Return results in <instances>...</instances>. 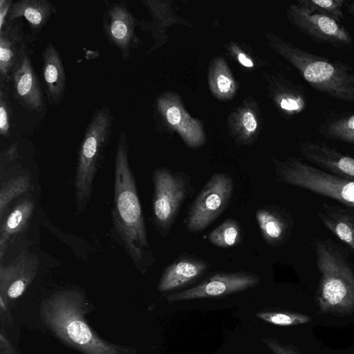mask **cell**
I'll return each mask as SVG.
<instances>
[{"mask_svg": "<svg viewBox=\"0 0 354 354\" xmlns=\"http://www.w3.org/2000/svg\"><path fill=\"white\" fill-rule=\"evenodd\" d=\"M114 208L116 234L136 268L145 272L152 262L137 187L129 162V139L120 132L115 156Z\"/></svg>", "mask_w": 354, "mask_h": 354, "instance_id": "cell-1", "label": "cell"}, {"mask_svg": "<svg viewBox=\"0 0 354 354\" xmlns=\"http://www.w3.org/2000/svg\"><path fill=\"white\" fill-rule=\"evenodd\" d=\"M84 295L76 290L59 291L41 303L43 322L66 344L83 354H132L131 348L108 342L91 328Z\"/></svg>", "mask_w": 354, "mask_h": 354, "instance_id": "cell-2", "label": "cell"}, {"mask_svg": "<svg viewBox=\"0 0 354 354\" xmlns=\"http://www.w3.org/2000/svg\"><path fill=\"white\" fill-rule=\"evenodd\" d=\"M265 36L272 50L291 64L315 89L354 103V73L351 67L298 48L272 32H266Z\"/></svg>", "mask_w": 354, "mask_h": 354, "instance_id": "cell-3", "label": "cell"}, {"mask_svg": "<svg viewBox=\"0 0 354 354\" xmlns=\"http://www.w3.org/2000/svg\"><path fill=\"white\" fill-rule=\"evenodd\" d=\"M320 272L317 300L322 313H348L354 309V264L330 239L313 241Z\"/></svg>", "mask_w": 354, "mask_h": 354, "instance_id": "cell-4", "label": "cell"}, {"mask_svg": "<svg viewBox=\"0 0 354 354\" xmlns=\"http://www.w3.org/2000/svg\"><path fill=\"white\" fill-rule=\"evenodd\" d=\"M110 108L104 105L93 112L81 142L75 178L77 209L84 212L93 193V182L113 128Z\"/></svg>", "mask_w": 354, "mask_h": 354, "instance_id": "cell-5", "label": "cell"}, {"mask_svg": "<svg viewBox=\"0 0 354 354\" xmlns=\"http://www.w3.org/2000/svg\"><path fill=\"white\" fill-rule=\"evenodd\" d=\"M272 161L277 181L333 199L354 211V180L333 174L299 158Z\"/></svg>", "mask_w": 354, "mask_h": 354, "instance_id": "cell-6", "label": "cell"}, {"mask_svg": "<svg viewBox=\"0 0 354 354\" xmlns=\"http://www.w3.org/2000/svg\"><path fill=\"white\" fill-rule=\"evenodd\" d=\"M154 192L152 203L155 225L162 235L170 230L189 189V180L183 174L166 168L153 172Z\"/></svg>", "mask_w": 354, "mask_h": 354, "instance_id": "cell-7", "label": "cell"}, {"mask_svg": "<svg viewBox=\"0 0 354 354\" xmlns=\"http://www.w3.org/2000/svg\"><path fill=\"white\" fill-rule=\"evenodd\" d=\"M233 180L227 174H214L194 199L185 225L189 232L203 231L214 221L227 207L232 192Z\"/></svg>", "mask_w": 354, "mask_h": 354, "instance_id": "cell-8", "label": "cell"}, {"mask_svg": "<svg viewBox=\"0 0 354 354\" xmlns=\"http://www.w3.org/2000/svg\"><path fill=\"white\" fill-rule=\"evenodd\" d=\"M286 16L297 28L319 41L338 48L348 47L353 44L351 36L339 21L304 4L301 0L289 5Z\"/></svg>", "mask_w": 354, "mask_h": 354, "instance_id": "cell-9", "label": "cell"}, {"mask_svg": "<svg viewBox=\"0 0 354 354\" xmlns=\"http://www.w3.org/2000/svg\"><path fill=\"white\" fill-rule=\"evenodd\" d=\"M156 109L163 124L170 131L176 132L187 147L198 148L205 144L203 123L189 115L178 93H160L156 98Z\"/></svg>", "mask_w": 354, "mask_h": 354, "instance_id": "cell-10", "label": "cell"}, {"mask_svg": "<svg viewBox=\"0 0 354 354\" xmlns=\"http://www.w3.org/2000/svg\"><path fill=\"white\" fill-rule=\"evenodd\" d=\"M102 29L109 44L117 48L124 61L130 58L131 50L142 45L136 32L138 19L129 10L125 1L110 3L102 15Z\"/></svg>", "mask_w": 354, "mask_h": 354, "instance_id": "cell-11", "label": "cell"}, {"mask_svg": "<svg viewBox=\"0 0 354 354\" xmlns=\"http://www.w3.org/2000/svg\"><path fill=\"white\" fill-rule=\"evenodd\" d=\"M26 35L17 62L10 74L14 97L22 107L29 111L40 112L44 98L39 82L31 59L32 52Z\"/></svg>", "mask_w": 354, "mask_h": 354, "instance_id": "cell-12", "label": "cell"}, {"mask_svg": "<svg viewBox=\"0 0 354 354\" xmlns=\"http://www.w3.org/2000/svg\"><path fill=\"white\" fill-rule=\"evenodd\" d=\"M259 276L245 272H223L214 274L190 289L171 294V302L222 297L248 289L258 284Z\"/></svg>", "mask_w": 354, "mask_h": 354, "instance_id": "cell-13", "label": "cell"}, {"mask_svg": "<svg viewBox=\"0 0 354 354\" xmlns=\"http://www.w3.org/2000/svg\"><path fill=\"white\" fill-rule=\"evenodd\" d=\"M39 258L28 252H22L8 265L0 266V300L19 298L38 273Z\"/></svg>", "mask_w": 354, "mask_h": 354, "instance_id": "cell-14", "label": "cell"}, {"mask_svg": "<svg viewBox=\"0 0 354 354\" xmlns=\"http://www.w3.org/2000/svg\"><path fill=\"white\" fill-rule=\"evenodd\" d=\"M151 17V21L138 19V26L150 35L153 40V46L149 49V54L169 41L167 30L173 25H183L189 28L194 26L189 20L176 13L173 1L140 0Z\"/></svg>", "mask_w": 354, "mask_h": 354, "instance_id": "cell-15", "label": "cell"}, {"mask_svg": "<svg viewBox=\"0 0 354 354\" xmlns=\"http://www.w3.org/2000/svg\"><path fill=\"white\" fill-rule=\"evenodd\" d=\"M262 117L257 100L249 95L227 118V129L234 140L242 145H250L262 130Z\"/></svg>", "mask_w": 354, "mask_h": 354, "instance_id": "cell-16", "label": "cell"}, {"mask_svg": "<svg viewBox=\"0 0 354 354\" xmlns=\"http://www.w3.org/2000/svg\"><path fill=\"white\" fill-rule=\"evenodd\" d=\"M301 154L309 162L333 174L354 180V158L341 153L325 142L304 141Z\"/></svg>", "mask_w": 354, "mask_h": 354, "instance_id": "cell-17", "label": "cell"}, {"mask_svg": "<svg viewBox=\"0 0 354 354\" xmlns=\"http://www.w3.org/2000/svg\"><path fill=\"white\" fill-rule=\"evenodd\" d=\"M269 96L277 109L286 116L304 111L307 105L304 91L281 74H264Z\"/></svg>", "mask_w": 354, "mask_h": 354, "instance_id": "cell-18", "label": "cell"}, {"mask_svg": "<svg viewBox=\"0 0 354 354\" xmlns=\"http://www.w3.org/2000/svg\"><path fill=\"white\" fill-rule=\"evenodd\" d=\"M42 79L47 101L50 106H58L66 88V73L60 54L52 42H48L41 53Z\"/></svg>", "mask_w": 354, "mask_h": 354, "instance_id": "cell-19", "label": "cell"}, {"mask_svg": "<svg viewBox=\"0 0 354 354\" xmlns=\"http://www.w3.org/2000/svg\"><path fill=\"white\" fill-rule=\"evenodd\" d=\"M57 10L48 0H19L13 1L8 19L12 22L24 18L29 25L30 34L26 35L29 44L32 43Z\"/></svg>", "mask_w": 354, "mask_h": 354, "instance_id": "cell-20", "label": "cell"}, {"mask_svg": "<svg viewBox=\"0 0 354 354\" xmlns=\"http://www.w3.org/2000/svg\"><path fill=\"white\" fill-rule=\"evenodd\" d=\"M209 267L208 263L196 258L189 256L178 258L162 272L158 290L167 292L183 287L198 279Z\"/></svg>", "mask_w": 354, "mask_h": 354, "instance_id": "cell-21", "label": "cell"}, {"mask_svg": "<svg viewBox=\"0 0 354 354\" xmlns=\"http://www.w3.org/2000/svg\"><path fill=\"white\" fill-rule=\"evenodd\" d=\"M256 219L265 241L270 245L283 244L290 236L293 220L290 214L275 206L258 209Z\"/></svg>", "mask_w": 354, "mask_h": 354, "instance_id": "cell-22", "label": "cell"}, {"mask_svg": "<svg viewBox=\"0 0 354 354\" xmlns=\"http://www.w3.org/2000/svg\"><path fill=\"white\" fill-rule=\"evenodd\" d=\"M26 35L19 20L8 22L0 31V86L7 85Z\"/></svg>", "mask_w": 354, "mask_h": 354, "instance_id": "cell-23", "label": "cell"}, {"mask_svg": "<svg viewBox=\"0 0 354 354\" xmlns=\"http://www.w3.org/2000/svg\"><path fill=\"white\" fill-rule=\"evenodd\" d=\"M322 223L354 250V211L346 207L323 203L317 212Z\"/></svg>", "mask_w": 354, "mask_h": 354, "instance_id": "cell-24", "label": "cell"}, {"mask_svg": "<svg viewBox=\"0 0 354 354\" xmlns=\"http://www.w3.org/2000/svg\"><path fill=\"white\" fill-rule=\"evenodd\" d=\"M207 80L212 95L218 100L227 101L233 98L239 89V83L233 76L225 59L221 56L210 62Z\"/></svg>", "mask_w": 354, "mask_h": 354, "instance_id": "cell-25", "label": "cell"}, {"mask_svg": "<svg viewBox=\"0 0 354 354\" xmlns=\"http://www.w3.org/2000/svg\"><path fill=\"white\" fill-rule=\"evenodd\" d=\"M35 209V203L30 198L20 202L10 212L0 229V259L2 263L10 239L21 232L26 226Z\"/></svg>", "mask_w": 354, "mask_h": 354, "instance_id": "cell-26", "label": "cell"}, {"mask_svg": "<svg viewBox=\"0 0 354 354\" xmlns=\"http://www.w3.org/2000/svg\"><path fill=\"white\" fill-rule=\"evenodd\" d=\"M320 133L328 139L354 143V113L339 115L320 126Z\"/></svg>", "mask_w": 354, "mask_h": 354, "instance_id": "cell-27", "label": "cell"}, {"mask_svg": "<svg viewBox=\"0 0 354 354\" xmlns=\"http://www.w3.org/2000/svg\"><path fill=\"white\" fill-rule=\"evenodd\" d=\"M207 239L212 244L219 248L233 247L241 241V228L236 220L230 218L211 231Z\"/></svg>", "mask_w": 354, "mask_h": 354, "instance_id": "cell-28", "label": "cell"}, {"mask_svg": "<svg viewBox=\"0 0 354 354\" xmlns=\"http://www.w3.org/2000/svg\"><path fill=\"white\" fill-rule=\"evenodd\" d=\"M31 180L28 175H21L2 182L0 187V218L7 205L16 197L28 191Z\"/></svg>", "mask_w": 354, "mask_h": 354, "instance_id": "cell-29", "label": "cell"}, {"mask_svg": "<svg viewBox=\"0 0 354 354\" xmlns=\"http://www.w3.org/2000/svg\"><path fill=\"white\" fill-rule=\"evenodd\" d=\"M225 46L230 56L247 69L253 70L267 64L266 61L255 57L252 51L243 44L230 41Z\"/></svg>", "mask_w": 354, "mask_h": 354, "instance_id": "cell-30", "label": "cell"}, {"mask_svg": "<svg viewBox=\"0 0 354 354\" xmlns=\"http://www.w3.org/2000/svg\"><path fill=\"white\" fill-rule=\"evenodd\" d=\"M256 316L266 322L280 326L299 325L311 320L306 315L290 312L262 311L257 313Z\"/></svg>", "mask_w": 354, "mask_h": 354, "instance_id": "cell-31", "label": "cell"}, {"mask_svg": "<svg viewBox=\"0 0 354 354\" xmlns=\"http://www.w3.org/2000/svg\"><path fill=\"white\" fill-rule=\"evenodd\" d=\"M12 111L7 85L0 86V134L8 138L10 133Z\"/></svg>", "mask_w": 354, "mask_h": 354, "instance_id": "cell-32", "label": "cell"}, {"mask_svg": "<svg viewBox=\"0 0 354 354\" xmlns=\"http://www.w3.org/2000/svg\"><path fill=\"white\" fill-rule=\"evenodd\" d=\"M304 4L329 15L337 21L344 19L342 10L344 0H301Z\"/></svg>", "mask_w": 354, "mask_h": 354, "instance_id": "cell-33", "label": "cell"}, {"mask_svg": "<svg viewBox=\"0 0 354 354\" xmlns=\"http://www.w3.org/2000/svg\"><path fill=\"white\" fill-rule=\"evenodd\" d=\"M262 342L274 354H297L290 346L282 344L273 338H264Z\"/></svg>", "mask_w": 354, "mask_h": 354, "instance_id": "cell-34", "label": "cell"}, {"mask_svg": "<svg viewBox=\"0 0 354 354\" xmlns=\"http://www.w3.org/2000/svg\"><path fill=\"white\" fill-rule=\"evenodd\" d=\"M19 157L18 145L17 142L6 149L1 154V163H9L16 160Z\"/></svg>", "mask_w": 354, "mask_h": 354, "instance_id": "cell-35", "label": "cell"}, {"mask_svg": "<svg viewBox=\"0 0 354 354\" xmlns=\"http://www.w3.org/2000/svg\"><path fill=\"white\" fill-rule=\"evenodd\" d=\"M12 3V0H0V31L7 24V19Z\"/></svg>", "mask_w": 354, "mask_h": 354, "instance_id": "cell-36", "label": "cell"}, {"mask_svg": "<svg viewBox=\"0 0 354 354\" xmlns=\"http://www.w3.org/2000/svg\"><path fill=\"white\" fill-rule=\"evenodd\" d=\"M0 354H17L12 345L3 332H1L0 335Z\"/></svg>", "mask_w": 354, "mask_h": 354, "instance_id": "cell-37", "label": "cell"}, {"mask_svg": "<svg viewBox=\"0 0 354 354\" xmlns=\"http://www.w3.org/2000/svg\"><path fill=\"white\" fill-rule=\"evenodd\" d=\"M348 10L351 14L354 15V1L350 4Z\"/></svg>", "mask_w": 354, "mask_h": 354, "instance_id": "cell-38", "label": "cell"}]
</instances>
